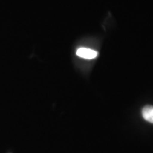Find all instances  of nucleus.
I'll list each match as a JSON object with an SVG mask.
<instances>
[{
  "label": "nucleus",
  "mask_w": 153,
  "mask_h": 153,
  "mask_svg": "<svg viewBox=\"0 0 153 153\" xmlns=\"http://www.w3.org/2000/svg\"><path fill=\"white\" fill-rule=\"evenodd\" d=\"M142 116L146 121L153 123V106L147 105L143 107L142 109Z\"/></svg>",
  "instance_id": "2"
},
{
  "label": "nucleus",
  "mask_w": 153,
  "mask_h": 153,
  "mask_svg": "<svg viewBox=\"0 0 153 153\" xmlns=\"http://www.w3.org/2000/svg\"><path fill=\"white\" fill-rule=\"evenodd\" d=\"M76 55L82 58L91 60L95 58L98 55V52L92 49L87 48H80L76 51Z\"/></svg>",
  "instance_id": "1"
}]
</instances>
